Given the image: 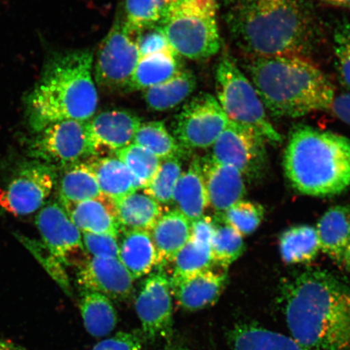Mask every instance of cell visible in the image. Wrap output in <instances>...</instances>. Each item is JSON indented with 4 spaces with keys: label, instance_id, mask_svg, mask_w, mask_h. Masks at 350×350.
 Returning <instances> with one entry per match:
<instances>
[{
    "label": "cell",
    "instance_id": "1",
    "mask_svg": "<svg viewBox=\"0 0 350 350\" xmlns=\"http://www.w3.org/2000/svg\"><path fill=\"white\" fill-rule=\"evenodd\" d=\"M281 305L291 336L312 350H350V287L312 270L283 284Z\"/></svg>",
    "mask_w": 350,
    "mask_h": 350
},
{
    "label": "cell",
    "instance_id": "2",
    "mask_svg": "<svg viewBox=\"0 0 350 350\" xmlns=\"http://www.w3.org/2000/svg\"><path fill=\"white\" fill-rule=\"evenodd\" d=\"M226 16L236 45L251 57L306 56L317 42L306 0H233Z\"/></svg>",
    "mask_w": 350,
    "mask_h": 350
},
{
    "label": "cell",
    "instance_id": "3",
    "mask_svg": "<svg viewBox=\"0 0 350 350\" xmlns=\"http://www.w3.org/2000/svg\"><path fill=\"white\" fill-rule=\"evenodd\" d=\"M94 59L92 51L81 49L60 52L48 59L25 100L26 117L33 134L54 122H85L96 115L99 97Z\"/></svg>",
    "mask_w": 350,
    "mask_h": 350
},
{
    "label": "cell",
    "instance_id": "4",
    "mask_svg": "<svg viewBox=\"0 0 350 350\" xmlns=\"http://www.w3.org/2000/svg\"><path fill=\"white\" fill-rule=\"evenodd\" d=\"M247 69L270 115L295 119L330 111L336 97L334 87L305 56L252 57Z\"/></svg>",
    "mask_w": 350,
    "mask_h": 350
},
{
    "label": "cell",
    "instance_id": "5",
    "mask_svg": "<svg viewBox=\"0 0 350 350\" xmlns=\"http://www.w3.org/2000/svg\"><path fill=\"white\" fill-rule=\"evenodd\" d=\"M284 169L301 194L326 197L350 188V139L332 131L297 126L288 138Z\"/></svg>",
    "mask_w": 350,
    "mask_h": 350
},
{
    "label": "cell",
    "instance_id": "6",
    "mask_svg": "<svg viewBox=\"0 0 350 350\" xmlns=\"http://www.w3.org/2000/svg\"><path fill=\"white\" fill-rule=\"evenodd\" d=\"M157 25L179 56L204 60L220 51L217 0H175Z\"/></svg>",
    "mask_w": 350,
    "mask_h": 350
},
{
    "label": "cell",
    "instance_id": "7",
    "mask_svg": "<svg viewBox=\"0 0 350 350\" xmlns=\"http://www.w3.org/2000/svg\"><path fill=\"white\" fill-rule=\"evenodd\" d=\"M216 98L230 120L257 131L266 141L282 142L250 79L241 71L228 52L223 54L215 72Z\"/></svg>",
    "mask_w": 350,
    "mask_h": 350
},
{
    "label": "cell",
    "instance_id": "8",
    "mask_svg": "<svg viewBox=\"0 0 350 350\" xmlns=\"http://www.w3.org/2000/svg\"><path fill=\"white\" fill-rule=\"evenodd\" d=\"M139 58L137 35L131 33L119 17L94 59L96 85L105 91H126Z\"/></svg>",
    "mask_w": 350,
    "mask_h": 350
},
{
    "label": "cell",
    "instance_id": "9",
    "mask_svg": "<svg viewBox=\"0 0 350 350\" xmlns=\"http://www.w3.org/2000/svg\"><path fill=\"white\" fill-rule=\"evenodd\" d=\"M30 159L62 169L93 157L87 121L64 120L48 125L29 139Z\"/></svg>",
    "mask_w": 350,
    "mask_h": 350
},
{
    "label": "cell",
    "instance_id": "10",
    "mask_svg": "<svg viewBox=\"0 0 350 350\" xmlns=\"http://www.w3.org/2000/svg\"><path fill=\"white\" fill-rule=\"evenodd\" d=\"M57 180L53 166L33 159L25 161L0 186V208L14 216L36 213L45 205Z\"/></svg>",
    "mask_w": 350,
    "mask_h": 350
},
{
    "label": "cell",
    "instance_id": "11",
    "mask_svg": "<svg viewBox=\"0 0 350 350\" xmlns=\"http://www.w3.org/2000/svg\"><path fill=\"white\" fill-rule=\"evenodd\" d=\"M231 120L216 97L201 93L183 107L172 122V135L185 150L212 147Z\"/></svg>",
    "mask_w": 350,
    "mask_h": 350
},
{
    "label": "cell",
    "instance_id": "12",
    "mask_svg": "<svg viewBox=\"0 0 350 350\" xmlns=\"http://www.w3.org/2000/svg\"><path fill=\"white\" fill-rule=\"evenodd\" d=\"M265 141L255 130L231 121L212 146L210 157L237 169L243 176L258 178L266 169Z\"/></svg>",
    "mask_w": 350,
    "mask_h": 350
},
{
    "label": "cell",
    "instance_id": "13",
    "mask_svg": "<svg viewBox=\"0 0 350 350\" xmlns=\"http://www.w3.org/2000/svg\"><path fill=\"white\" fill-rule=\"evenodd\" d=\"M172 297L170 278L163 269H157L144 280L135 300V310L146 340L167 341L174 336Z\"/></svg>",
    "mask_w": 350,
    "mask_h": 350
},
{
    "label": "cell",
    "instance_id": "14",
    "mask_svg": "<svg viewBox=\"0 0 350 350\" xmlns=\"http://www.w3.org/2000/svg\"><path fill=\"white\" fill-rule=\"evenodd\" d=\"M37 228L44 247L61 264L76 265L86 252L81 231L73 224L67 212L59 203L44 206L36 217Z\"/></svg>",
    "mask_w": 350,
    "mask_h": 350
},
{
    "label": "cell",
    "instance_id": "15",
    "mask_svg": "<svg viewBox=\"0 0 350 350\" xmlns=\"http://www.w3.org/2000/svg\"><path fill=\"white\" fill-rule=\"evenodd\" d=\"M142 122L137 115L125 109H113L92 117L87 121V129L93 156L115 153L129 146Z\"/></svg>",
    "mask_w": 350,
    "mask_h": 350
},
{
    "label": "cell",
    "instance_id": "16",
    "mask_svg": "<svg viewBox=\"0 0 350 350\" xmlns=\"http://www.w3.org/2000/svg\"><path fill=\"white\" fill-rule=\"evenodd\" d=\"M133 282L119 259L91 257L77 273L81 291L99 293L115 301L129 299L133 291Z\"/></svg>",
    "mask_w": 350,
    "mask_h": 350
},
{
    "label": "cell",
    "instance_id": "17",
    "mask_svg": "<svg viewBox=\"0 0 350 350\" xmlns=\"http://www.w3.org/2000/svg\"><path fill=\"white\" fill-rule=\"evenodd\" d=\"M226 271L210 268L170 284L172 295L182 308L197 312L217 303L226 286Z\"/></svg>",
    "mask_w": 350,
    "mask_h": 350
},
{
    "label": "cell",
    "instance_id": "18",
    "mask_svg": "<svg viewBox=\"0 0 350 350\" xmlns=\"http://www.w3.org/2000/svg\"><path fill=\"white\" fill-rule=\"evenodd\" d=\"M209 206L224 213L242 200L246 193L243 174L232 166L217 163L211 157L201 161Z\"/></svg>",
    "mask_w": 350,
    "mask_h": 350
},
{
    "label": "cell",
    "instance_id": "19",
    "mask_svg": "<svg viewBox=\"0 0 350 350\" xmlns=\"http://www.w3.org/2000/svg\"><path fill=\"white\" fill-rule=\"evenodd\" d=\"M63 208L81 232L108 234L118 239L122 233L115 203L103 194Z\"/></svg>",
    "mask_w": 350,
    "mask_h": 350
},
{
    "label": "cell",
    "instance_id": "20",
    "mask_svg": "<svg viewBox=\"0 0 350 350\" xmlns=\"http://www.w3.org/2000/svg\"><path fill=\"white\" fill-rule=\"evenodd\" d=\"M150 233L157 255V269H163L189 241L191 222L174 209L163 213Z\"/></svg>",
    "mask_w": 350,
    "mask_h": 350
},
{
    "label": "cell",
    "instance_id": "21",
    "mask_svg": "<svg viewBox=\"0 0 350 350\" xmlns=\"http://www.w3.org/2000/svg\"><path fill=\"white\" fill-rule=\"evenodd\" d=\"M232 350H312L293 339L253 322L235 323L227 332Z\"/></svg>",
    "mask_w": 350,
    "mask_h": 350
},
{
    "label": "cell",
    "instance_id": "22",
    "mask_svg": "<svg viewBox=\"0 0 350 350\" xmlns=\"http://www.w3.org/2000/svg\"><path fill=\"white\" fill-rule=\"evenodd\" d=\"M172 204L190 222L204 216L209 202L201 160H192L189 168L182 173L174 188Z\"/></svg>",
    "mask_w": 350,
    "mask_h": 350
},
{
    "label": "cell",
    "instance_id": "23",
    "mask_svg": "<svg viewBox=\"0 0 350 350\" xmlns=\"http://www.w3.org/2000/svg\"><path fill=\"white\" fill-rule=\"evenodd\" d=\"M93 170L102 193L113 200L142 189L141 183L116 157H90L85 161Z\"/></svg>",
    "mask_w": 350,
    "mask_h": 350
},
{
    "label": "cell",
    "instance_id": "24",
    "mask_svg": "<svg viewBox=\"0 0 350 350\" xmlns=\"http://www.w3.org/2000/svg\"><path fill=\"white\" fill-rule=\"evenodd\" d=\"M319 247L323 253L342 264L350 240V206L336 205L323 214L317 227Z\"/></svg>",
    "mask_w": 350,
    "mask_h": 350
},
{
    "label": "cell",
    "instance_id": "25",
    "mask_svg": "<svg viewBox=\"0 0 350 350\" xmlns=\"http://www.w3.org/2000/svg\"><path fill=\"white\" fill-rule=\"evenodd\" d=\"M119 260L133 280L150 274L157 267V255L150 232H122Z\"/></svg>",
    "mask_w": 350,
    "mask_h": 350
},
{
    "label": "cell",
    "instance_id": "26",
    "mask_svg": "<svg viewBox=\"0 0 350 350\" xmlns=\"http://www.w3.org/2000/svg\"><path fill=\"white\" fill-rule=\"evenodd\" d=\"M185 69L181 56L173 49L142 57L126 91H144L173 77Z\"/></svg>",
    "mask_w": 350,
    "mask_h": 350
},
{
    "label": "cell",
    "instance_id": "27",
    "mask_svg": "<svg viewBox=\"0 0 350 350\" xmlns=\"http://www.w3.org/2000/svg\"><path fill=\"white\" fill-rule=\"evenodd\" d=\"M118 221L122 232L146 230L150 232L163 216V208L152 197L134 192L113 200Z\"/></svg>",
    "mask_w": 350,
    "mask_h": 350
},
{
    "label": "cell",
    "instance_id": "28",
    "mask_svg": "<svg viewBox=\"0 0 350 350\" xmlns=\"http://www.w3.org/2000/svg\"><path fill=\"white\" fill-rule=\"evenodd\" d=\"M59 178V204L63 207L98 198L102 191L95 175L85 161L62 168Z\"/></svg>",
    "mask_w": 350,
    "mask_h": 350
},
{
    "label": "cell",
    "instance_id": "29",
    "mask_svg": "<svg viewBox=\"0 0 350 350\" xmlns=\"http://www.w3.org/2000/svg\"><path fill=\"white\" fill-rule=\"evenodd\" d=\"M196 86L195 74L185 68L168 81L144 90V100L152 111H170L189 98Z\"/></svg>",
    "mask_w": 350,
    "mask_h": 350
},
{
    "label": "cell",
    "instance_id": "30",
    "mask_svg": "<svg viewBox=\"0 0 350 350\" xmlns=\"http://www.w3.org/2000/svg\"><path fill=\"white\" fill-rule=\"evenodd\" d=\"M80 310L85 329L94 338H104L115 329L118 314L111 299L99 293L82 291Z\"/></svg>",
    "mask_w": 350,
    "mask_h": 350
},
{
    "label": "cell",
    "instance_id": "31",
    "mask_svg": "<svg viewBox=\"0 0 350 350\" xmlns=\"http://www.w3.org/2000/svg\"><path fill=\"white\" fill-rule=\"evenodd\" d=\"M282 260L288 265L308 264L321 251L317 229L297 226L283 232L279 239Z\"/></svg>",
    "mask_w": 350,
    "mask_h": 350
},
{
    "label": "cell",
    "instance_id": "32",
    "mask_svg": "<svg viewBox=\"0 0 350 350\" xmlns=\"http://www.w3.org/2000/svg\"><path fill=\"white\" fill-rule=\"evenodd\" d=\"M133 143L147 148L161 161L181 157L186 151L169 133L163 121L142 122Z\"/></svg>",
    "mask_w": 350,
    "mask_h": 350
},
{
    "label": "cell",
    "instance_id": "33",
    "mask_svg": "<svg viewBox=\"0 0 350 350\" xmlns=\"http://www.w3.org/2000/svg\"><path fill=\"white\" fill-rule=\"evenodd\" d=\"M175 0H124L122 21L131 33L156 25Z\"/></svg>",
    "mask_w": 350,
    "mask_h": 350
},
{
    "label": "cell",
    "instance_id": "34",
    "mask_svg": "<svg viewBox=\"0 0 350 350\" xmlns=\"http://www.w3.org/2000/svg\"><path fill=\"white\" fill-rule=\"evenodd\" d=\"M215 233L211 242V256L214 265L226 269L239 259L245 251L243 237L222 220L216 219Z\"/></svg>",
    "mask_w": 350,
    "mask_h": 350
},
{
    "label": "cell",
    "instance_id": "35",
    "mask_svg": "<svg viewBox=\"0 0 350 350\" xmlns=\"http://www.w3.org/2000/svg\"><path fill=\"white\" fill-rule=\"evenodd\" d=\"M170 284L176 283L189 275L211 268L213 264L211 248L197 244L189 239L175 256Z\"/></svg>",
    "mask_w": 350,
    "mask_h": 350
},
{
    "label": "cell",
    "instance_id": "36",
    "mask_svg": "<svg viewBox=\"0 0 350 350\" xmlns=\"http://www.w3.org/2000/svg\"><path fill=\"white\" fill-rule=\"evenodd\" d=\"M180 159L172 157L161 161L154 177L143 188L144 193L152 197L161 205L172 204L174 188L182 174Z\"/></svg>",
    "mask_w": 350,
    "mask_h": 350
},
{
    "label": "cell",
    "instance_id": "37",
    "mask_svg": "<svg viewBox=\"0 0 350 350\" xmlns=\"http://www.w3.org/2000/svg\"><path fill=\"white\" fill-rule=\"evenodd\" d=\"M113 154L131 170L141 183L142 189L154 177L161 163L159 157L147 148L133 143Z\"/></svg>",
    "mask_w": 350,
    "mask_h": 350
},
{
    "label": "cell",
    "instance_id": "38",
    "mask_svg": "<svg viewBox=\"0 0 350 350\" xmlns=\"http://www.w3.org/2000/svg\"><path fill=\"white\" fill-rule=\"evenodd\" d=\"M265 213V210L261 204L242 200L221 213V217L243 237L259 228Z\"/></svg>",
    "mask_w": 350,
    "mask_h": 350
},
{
    "label": "cell",
    "instance_id": "39",
    "mask_svg": "<svg viewBox=\"0 0 350 350\" xmlns=\"http://www.w3.org/2000/svg\"><path fill=\"white\" fill-rule=\"evenodd\" d=\"M336 71L341 85L350 92V21L336 26L334 34Z\"/></svg>",
    "mask_w": 350,
    "mask_h": 350
},
{
    "label": "cell",
    "instance_id": "40",
    "mask_svg": "<svg viewBox=\"0 0 350 350\" xmlns=\"http://www.w3.org/2000/svg\"><path fill=\"white\" fill-rule=\"evenodd\" d=\"M86 252L92 257L102 259H119V239L108 234L81 232Z\"/></svg>",
    "mask_w": 350,
    "mask_h": 350
},
{
    "label": "cell",
    "instance_id": "41",
    "mask_svg": "<svg viewBox=\"0 0 350 350\" xmlns=\"http://www.w3.org/2000/svg\"><path fill=\"white\" fill-rule=\"evenodd\" d=\"M139 57L150 55L172 49L159 25L150 26L137 34Z\"/></svg>",
    "mask_w": 350,
    "mask_h": 350
},
{
    "label": "cell",
    "instance_id": "42",
    "mask_svg": "<svg viewBox=\"0 0 350 350\" xmlns=\"http://www.w3.org/2000/svg\"><path fill=\"white\" fill-rule=\"evenodd\" d=\"M144 342L142 331L120 332L100 341L93 350H143Z\"/></svg>",
    "mask_w": 350,
    "mask_h": 350
},
{
    "label": "cell",
    "instance_id": "43",
    "mask_svg": "<svg viewBox=\"0 0 350 350\" xmlns=\"http://www.w3.org/2000/svg\"><path fill=\"white\" fill-rule=\"evenodd\" d=\"M217 221L203 216L191 222L190 240L204 247L211 246L214 233H215Z\"/></svg>",
    "mask_w": 350,
    "mask_h": 350
},
{
    "label": "cell",
    "instance_id": "44",
    "mask_svg": "<svg viewBox=\"0 0 350 350\" xmlns=\"http://www.w3.org/2000/svg\"><path fill=\"white\" fill-rule=\"evenodd\" d=\"M330 111L340 120L350 125V92L336 96Z\"/></svg>",
    "mask_w": 350,
    "mask_h": 350
},
{
    "label": "cell",
    "instance_id": "45",
    "mask_svg": "<svg viewBox=\"0 0 350 350\" xmlns=\"http://www.w3.org/2000/svg\"><path fill=\"white\" fill-rule=\"evenodd\" d=\"M164 350H192L185 340L181 338H172L166 341Z\"/></svg>",
    "mask_w": 350,
    "mask_h": 350
},
{
    "label": "cell",
    "instance_id": "46",
    "mask_svg": "<svg viewBox=\"0 0 350 350\" xmlns=\"http://www.w3.org/2000/svg\"><path fill=\"white\" fill-rule=\"evenodd\" d=\"M0 350H28L12 341L0 338Z\"/></svg>",
    "mask_w": 350,
    "mask_h": 350
},
{
    "label": "cell",
    "instance_id": "47",
    "mask_svg": "<svg viewBox=\"0 0 350 350\" xmlns=\"http://www.w3.org/2000/svg\"><path fill=\"white\" fill-rule=\"evenodd\" d=\"M328 5L350 10V0H319Z\"/></svg>",
    "mask_w": 350,
    "mask_h": 350
},
{
    "label": "cell",
    "instance_id": "48",
    "mask_svg": "<svg viewBox=\"0 0 350 350\" xmlns=\"http://www.w3.org/2000/svg\"><path fill=\"white\" fill-rule=\"evenodd\" d=\"M343 264L345 265V268L350 271V240L348 246L345 251Z\"/></svg>",
    "mask_w": 350,
    "mask_h": 350
}]
</instances>
